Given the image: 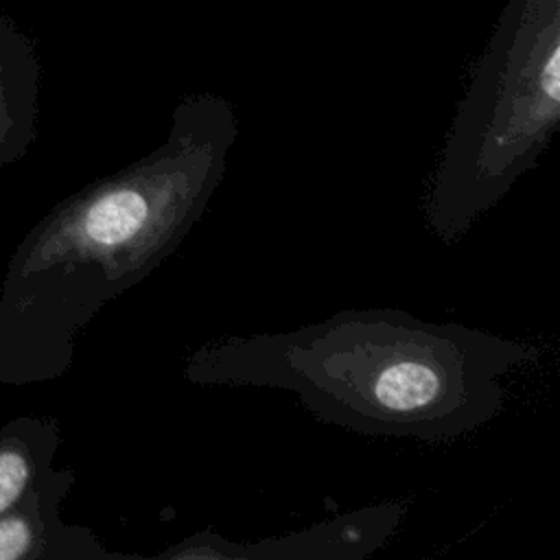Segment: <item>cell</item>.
<instances>
[{"label":"cell","instance_id":"obj_5","mask_svg":"<svg viewBox=\"0 0 560 560\" xmlns=\"http://www.w3.org/2000/svg\"><path fill=\"white\" fill-rule=\"evenodd\" d=\"M37 77L31 44L0 7V168L15 162L33 140Z\"/></svg>","mask_w":560,"mask_h":560},{"label":"cell","instance_id":"obj_4","mask_svg":"<svg viewBox=\"0 0 560 560\" xmlns=\"http://www.w3.org/2000/svg\"><path fill=\"white\" fill-rule=\"evenodd\" d=\"M72 483L68 470H48L18 505L0 514V560L26 558H112L103 545L81 527H68L57 505Z\"/></svg>","mask_w":560,"mask_h":560},{"label":"cell","instance_id":"obj_1","mask_svg":"<svg viewBox=\"0 0 560 560\" xmlns=\"http://www.w3.org/2000/svg\"><path fill=\"white\" fill-rule=\"evenodd\" d=\"M540 348L400 308H343L293 330L201 343L184 376L195 385L293 394L319 420L370 438L455 442L505 405V378Z\"/></svg>","mask_w":560,"mask_h":560},{"label":"cell","instance_id":"obj_6","mask_svg":"<svg viewBox=\"0 0 560 560\" xmlns=\"http://www.w3.org/2000/svg\"><path fill=\"white\" fill-rule=\"evenodd\" d=\"M0 435V514L22 501V497L48 472V462L57 446L52 424L20 422L18 435Z\"/></svg>","mask_w":560,"mask_h":560},{"label":"cell","instance_id":"obj_2","mask_svg":"<svg viewBox=\"0 0 560 560\" xmlns=\"http://www.w3.org/2000/svg\"><path fill=\"white\" fill-rule=\"evenodd\" d=\"M236 127L223 107H184L164 142L57 206L18 254V280L37 282L59 365L70 335L158 269L206 214Z\"/></svg>","mask_w":560,"mask_h":560},{"label":"cell","instance_id":"obj_3","mask_svg":"<svg viewBox=\"0 0 560 560\" xmlns=\"http://www.w3.org/2000/svg\"><path fill=\"white\" fill-rule=\"evenodd\" d=\"M407 514L402 501L357 508L304 529L254 540L234 542L217 532L201 529L158 558L171 560H363L381 549Z\"/></svg>","mask_w":560,"mask_h":560}]
</instances>
